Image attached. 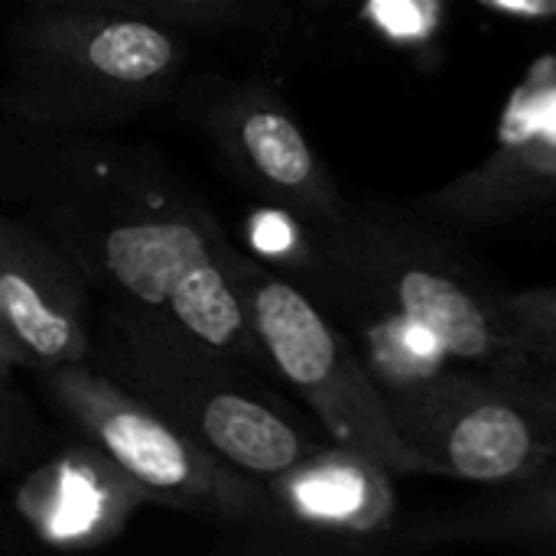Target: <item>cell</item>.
<instances>
[{
    "label": "cell",
    "instance_id": "obj_1",
    "mask_svg": "<svg viewBox=\"0 0 556 556\" xmlns=\"http://www.w3.org/2000/svg\"><path fill=\"white\" fill-rule=\"evenodd\" d=\"M0 199L52 235L98 296L166 313L274 375L225 270L228 235L147 143L23 124L0 134Z\"/></svg>",
    "mask_w": 556,
    "mask_h": 556
},
{
    "label": "cell",
    "instance_id": "obj_2",
    "mask_svg": "<svg viewBox=\"0 0 556 556\" xmlns=\"http://www.w3.org/2000/svg\"><path fill=\"white\" fill-rule=\"evenodd\" d=\"M88 362L261 482L323 446L277 404L264 375L195 339L166 313L104 300L94 309Z\"/></svg>",
    "mask_w": 556,
    "mask_h": 556
},
{
    "label": "cell",
    "instance_id": "obj_3",
    "mask_svg": "<svg viewBox=\"0 0 556 556\" xmlns=\"http://www.w3.org/2000/svg\"><path fill=\"white\" fill-rule=\"evenodd\" d=\"M309 261L349 293L362 316L371 352L388 345L391 329L417 336L446 362L521 378V358L502 326L492 293L443 241L424 228L378 212H349L323 228H306Z\"/></svg>",
    "mask_w": 556,
    "mask_h": 556
},
{
    "label": "cell",
    "instance_id": "obj_4",
    "mask_svg": "<svg viewBox=\"0 0 556 556\" xmlns=\"http://www.w3.org/2000/svg\"><path fill=\"white\" fill-rule=\"evenodd\" d=\"M0 108L42 130H108L163 104L186 68L173 23L85 3H46L10 33Z\"/></svg>",
    "mask_w": 556,
    "mask_h": 556
},
{
    "label": "cell",
    "instance_id": "obj_5",
    "mask_svg": "<svg viewBox=\"0 0 556 556\" xmlns=\"http://www.w3.org/2000/svg\"><path fill=\"white\" fill-rule=\"evenodd\" d=\"M36 381L68 430L104 450L153 505L244 531H287L267 482L192 440L94 362L46 368Z\"/></svg>",
    "mask_w": 556,
    "mask_h": 556
},
{
    "label": "cell",
    "instance_id": "obj_6",
    "mask_svg": "<svg viewBox=\"0 0 556 556\" xmlns=\"http://www.w3.org/2000/svg\"><path fill=\"white\" fill-rule=\"evenodd\" d=\"M225 270L274 375L303 397L332 443L375 459L394 479H437L433 466L397 433L384 391L352 339L296 283L231 238L225 241Z\"/></svg>",
    "mask_w": 556,
    "mask_h": 556
},
{
    "label": "cell",
    "instance_id": "obj_7",
    "mask_svg": "<svg viewBox=\"0 0 556 556\" xmlns=\"http://www.w3.org/2000/svg\"><path fill=\"white\" fill-rule=\"evenodd\" d=\"M404 443L437 479L531 485L556 466V424L518 381L446 358L378 381Z\"/></svg>",
    "mask_w": 556,
    "mask_h": 556
},
{
    "label": "cell",
    "instance_id": "obj_8",
    "mask_svg": "<svg viewBox=\"0 0 556 556\" xmlns=\"http://www.w3.org/2000/svg\"><path fill=\"white\" fill-rule=\"evenodd\" d=\"M205 127L231 173L296 225L323 228L349 212L332 173L274 91L235 85L215 94Z\"/></svg>",
    "mask_w": 556,
    "mask_h": 556
},
{
    "label": "cell",
    "instance_id": "obj_9",
    "mask_svg": "<svg viewBox=\"0 0 556 556\" xmlns=\"http://www.w3.org/2000/svg\"><path fill=\"white\" fill-rule=\"evenodd\" d=\"M556 202V75H534L511 98L495 150L410 202L420 218L495 228Z\"/></svg>",
    "mask_w": 556,
    "mask_h": 556
},
{
    "label": "cell",
    "instance_id": "obj_10",
    "mask_svg": "<svg viewBox=\"0 0 556 556\" xmlns=\"http://www.w3.org/2000/svg\"><path fill=\"white\" fill-rule=\"evenodd\" d=\"M94 296L52 235L26 215L0 212V303L33 371L91 358Z\"/></svg>",
    "mask_w": 556,
    "mask_h": 556
},
{
    "label": "cell",
    "instance_id": "obj_11",
    "mask_svg": "<svg viewBox=\"0 0 556 556\" xmlns=\"http://www.w3.org/2000/svg\"><path fill=\"white\" fill-rule=\"evenodd\" d=\"M147 505H153L150 495L78 433L33 463L13 489V511L52 551L104 547Z\"/></svg>",
    "mask_w": 556,
    "mask_h": 556
},
{
    "label": "cell",
    "instance_id": "obj_12",
    "mask_svg": "<svg viewBox=\"0 0 556 556\" xmlns=\"http://www.w3.org/2000/svg\"><path fill=\"white\" fill-rule=\"evenodd\" d=\"M394 476L375 459L323 443L293 469L267 479L287 531L329 538H375L394 525Z\"/></svg>",
    "mask_w": 556,
    "mask_h": 556
},
{
    "label": "cell",
    "instance_id": "obj_13",
    "mask_svg": "<svg viewBox=\"0 0 556 556\" xmlns=\"http://www.w3.org/2000/svg\"><path fill=\"white\" fill-rule=\"evenodd\" d=\"M498 313L521 358L518 384L556 388V287L498 293Z\"/></svg>",
    "mask_w": 556,
    "mask_h": 556
},
{
    "label": "cell",
    "instance_id": "obj_14",
    "mask_svg": "<svg viewBox=\"0 0 556 556\" xmlns=\"http://www.w3.org/2000/svg\"><path fill=\"white\" fill-rule=\"evenodd\" d=\"M52 446V430L23 397L16 378H0V476H23Z\"/></svg>",
    "mask_w": 556,
    "mask_h": 556
},
{
    "label": "cell",
    "instance_id": "obj_15",
    "mask_svg": "<svg viewBox=\"0 0 556 556\" xmlns=\"http://www.w3.org/2000/svg\"><path fill=\"white\" fill-rule=\"evenodd\" d=\"M46 3H85V7H108L124 10L163 23H186V20H208L225 10H231L241 0H26V7H46Z\"/></svg>",
    "mask_w": 556,
    "mask_h": 556
},
{
    "label": "cell",
    "instance_id": "obj_16",
    "mask_svg": "<svg viewBox=\"0 0 556 556\" xmlns=\"http://www.w3.org/2000/svg\"><path fill=\"white\" fill-rule=\"evenodd\" d=\"M20 371H33V365H29V355L23 352V345L16 342V336L7 323L3 303H0V378H16Z\"/></svg>",
    "mask_w": 556,
    "mask_h": 556
},
{
    "label": "cell",
    "instance_id": "obj_17",
    "mask_svg": "<svg viewBox=\"0 0 556 556\" xmlns=\"http://www.w3.org/2000/svg\"><path fill=\"white\" fill-rule=\"evenodd\" d=\"M538 401H541V407L554 417V424H556V388H544V384H525Z\"/></svg>",
    "mask_w": 556,
    "mask_h": 556
},
{
    "label": "cell",
    "instance_id": "obj_18",
    "mask_svg": "<svg viewBox=\"0 0 556 556\" xmlns=\"http://www.w3.org/2000/svg\"><path fill=\"white\" fill-rule=\"evenodd\" d=\"M538 482L551 485V489H554V492H556V466H554V469H551V472H547V476H544V479H538Z\"/></svg>",
    "mask_w": 556,
    "mask_h": 556
},
{
    "label": "cell",
    "instance_id": "obj_19",
    "mask_svg": "<svg viewBox=\"0 0 556 556\" xmlns=\"http://www.w3.org/2000/svg\"><path fill=\"white\" fill-rule=\"evenodd\" d=\"M313 7H332V3H339V0H309Z\"/></svg>",
    "mask_w": 556,
    "mask_h": 556
},
{
    "label": "cell",
    "instance_id": "obj_20",
    "mask_svg": "<svg viewBox=\"0 0 556 556\" xmlns=\"http://www.w3.org/2000/svg\"><path fill=\"white\" fill-rule=\"evenodd\" d=\"M551 551H556V544H554V547H551Z\"/></svg>",
    "mask_w": 556,
    "mask_h": 556
}]
</instances>
